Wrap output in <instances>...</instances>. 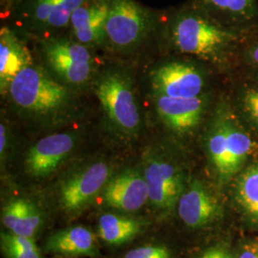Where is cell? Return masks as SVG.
<instances>
[{
	"label": "cell",
	"mask_w": 258,
	"mask_h": 258,
	"mask_svg": "<svg viewBox=\"0 0 258 258\" xmlns=\"http://www.w3.org/2000/svg\"><path fill=\"white\" fill-rule=\"evenodd\" d=\"M46 249L59 254L87 256H95L98 250L94 233L83 226L56 231L47 240Z\"/></svg>",
	"instance_id": "17"
},
{
	"label": "cell",
	"mask_w": 258,
	"mask_h": 258,
	"mask_svg": "<svg viewBox=\"0 0 258 258\" xmlns=\"http://www.w3.org/2000/svg\"><path fill=\"white\" fill-rule=\"evenodd\" d=\"M207 149L212 166L222 179H228L227 124L226 118L216 120L209 132Z\"/></svg>",
	"instance_id": "21"
},
{
	"label": "cell",
	"mask_w": 258,
	"mask_h": 258,
	"mask_svg": "<svg viewBox=\"0 0 258 258\" xmlns=\"http://www.w3.org/2000/svg\"><path fill=\"white\" fill-rule=\"evenodd\" d=\"M192 3L212 19L244 24L258 20L256 0H194Z\"/></svg>",
	"instance_id": "18"
},
{
	"label": "cell",
	"mask_w": 258,
	"mask_h": 258,
	"mask_svg": "<svg viewBox=\"0 0 258 258\" xmlns=\"http://www.w3.org/2000/svg\"><path fill=\"white\" fill-rule=\"evenodd\" d=\"M143 174L148 184L149 203L159 211L174 208L184 190L180 169L164 157L149 154L145 160Z\"/></svg>",
	"instance_id": "8"
},
{
	"label": "cell",
	"mask_w": 258,
	"mask_h": 258,
	"mask_svg": "<svg viewBox=\"0 0 258 258\" xmlns=\"http://www.w3.org/2000/svg\"><path fill=\"white\" fill-rule=\"evenodd\" d=\"M155 20L154 13L136 0H110L106 41L117 49L133 48L146 38Z\"/></svg>",
	"instance_id": "4"
},
{
	"label": "cell",
	"mask_w": 258,
	"mask_h": 258,
	"mask_svg": "<svg viewBox=\"0 0 258 258\" xmlns=\"http://www.w3.org/2000/svg\"><path fill=\"white\" fill-rule=\"evenodd\" d=\"M249 58L253 64L258 67V44L254 45L249 51Z\"/></svg>",
	"instance_id": "28"
},
{
	"label": "cell",
	"mask_w": 258,
	"mask_h": 258,
	"mask_svg": "<svg viewBox=\"0 0 258 258\" xmlns=\"http://www.w3.org/2000/svg\"><path fill=\"white\" fill-rule=\"evenodd\" d=\"M96 95L111 124L124 135H135L141 127V115L134 88L128 77L119 71L99 79Z\"/></svg>",
	"instance_id": "3"
},
{
	"label": "cell",
	"mask_w": 258,
	"mask_h": 258,
	"mask_svg": "<svg viewBox=\"0 0 258 258\" xmlns=\"http://www.w3.org/2000/svg\"><path fill=\"white\" fill-rule=\"evenodd\" d=\"M199 258H232V255L226 248L217 246L207 249Z\"/></svg>",
	"instance_id": "25"
},
{
	"label": "cell",
	"mask_w": 258,
	"mask_h": 258,
	"mask_svg": "<svg viewBox=\"0 0 258 258\" xmlns=\"http://www.w3.org/2000/svg\"><path fill=\"white\" fill-rule=\"evenodd\" d=\"M254 219H256V220H257V221H258V213H257V214H256V216H255V217H254Z\"/></svg>",
	"instance_id": "30"
},
{
	"label": "cell",
	"mask_w": 258,
	"mask_h": 258,
	"mask_svg": "<svg viewBox=\"0 0 258 258\" xmlns=\"http://www.w3.org/2000/svg\"><path fill=\"white\" fill-rule=\"evenodd\" d=\"M155 106L159 117L166 126L184 133L195 128L203 116L205 102L196 98H169L155 95Z\"/></svg>",
	"instance_id": "14"
},
{
	"label": "cell",
	"mask_w": 258,
	"mask_h": 258,
	"mask_svg": "<svg viewBox=\"0 0 258 258\" xmlns=\"http://www.w3.org/2000/svg\"><path fill=\"white\" fill-rule=\"evenodd\" d=\"M14 105L28 116L52 119L64 114L73 103L67 85L44 69L30 64L12 81L7 90Z\"/></svg>",
	"instance_id": "1"
},
{
	"label": "cell",
	"mask_w": 258,
	"mask_h": 258,
	"mask_svg": "<svg viewBox=\"0 0 258 258\" xmlns=\"http://www.w3.org/2000/svg\"><path fill=\"white\" fill-rule=\"evenodd\" d=\"M226 124L229 179L235 174L245 163L251 149V141L249 136L229 118H226Z\"/></svg>",
	"instance_id": "20"
},
{
	"label": "cell",
	"mask_w": 258,
	"mask_h": 258,
	"mask_svg": "<svg viewBox=\"0 0 258 258\" xmlns=\"http://www.w3.org/2000/svg\"><path fill=\"white\" fill-rule=\"evenodd\" d=\"M169 31L177 49L185 54L216 57L237 39V34L212 19L194 3L169 19Z\"/></svg>",
	"instance_id": "2"
},
{
	"label": "cell",
	"mask_w": 258,
	"mask_h": 258,
	"mask_svg": "<svg viewBox=\"0 0 258 258\" xmlns=\"http://www.w3.org/2000/svg\"><path fill=\"white\" fill-rule=\"evenodd\" d=\"M78 134L61 132L40 139L29 149L25 169L35 178H44L53 173L75 150Z\"/></svg>",
	"instance_id": "9"
},
{
	"label": "cell",
	"mask_w": 258,
	"mask_h": 258,
	"mask_svg": "<svg viewBox=\"0 0 258 258\" xmlns=\"http://www.w3.org/2000/svg\"><path fill=\"white\" fill-rule=\"evenodd\" d=\"M102 195L104 205L123 212H137L149 201L143 172L132 168L112 175Z\"/></svg>",
	"instance_id": "11"
},
{
	"label": "cell",
	"mask_w": 258,
	"mask_h": 258,
	"mask_svg": "<svg viewBox=\"0 0 258 258\" xmlns=\"http://www.w3.org/2000/svg\"><path fill=\"white\" fill-rule=\"evenodd\" d=\"M239 258H258V246H246L240 253Z\"/></svg>",
	"instance_id": "27"
},
{
	"label": "cell",
	"mask_w": 258,
	"mask_h": 258,
	"mask_svg": "<svg viewBox=\"0 0 258 258\" xmlns=\"http://www.w3.org/2000/svg\"><path fill=\"white\" fill-rule=\"evenodd\" d=\"M32 64L27 49L10 30L3 27L0 32V87L7 93L10 84L21 70Z\"/></svg>",
	"instance_id": "16"
},
{
	"label": "cell",
	"mask_w": 258,
	"mask_h": 258,
	"mask_svg": "<svg viewBox=\"0 0 258 258\" xmlns=\"http://www.w3.org/2000/svg\"><path fill=\"white\" fill-rule=\"evenodd\" d=\"M86 0H18L15 15L19 25L50 37L69 27L76 9Z\"/></svg>",
	"instance_id": "7"
},
{
	"label": "cell",
	"mask_w": 258,
	"mask_h": 258,
	"mask_svg": "<svg viewBox=\"0 0 258 258\" xmlns=\"http://www.w3.org/2000/svg\"><path fill=\"white\" fill-rule=\"evenodd\" d=\"M0 242L5 258H41L34 238L6 231L1 232Z\"/></svg>",
	"instance_id": "22"
},
{
	"label": "cell",
	"mask_w": 258,
	"mask_h": 258,
	"mask_svg": "<svg viewBox=\"0 0 258 258\" xmlns=\"http://www.w3.org/2000/svg\"><path fill=\"white\" fill-rule=\"evenodd\" d=\"M1 220L6 231L34 238L41 227L42 214L30 200L16 198L2 209Z\"/></svg>",
	"instance_id": "15"
},
{
	"label": "cell",
	"mask_w": 258,
	"mask_h": 258,
	"mask_svg": "<svg viewBox=\"0 0 258 258\" xmlns=\"http://www.w3.org/2000/svg\"><path fill=\"white\" fill-rule=\"evenodd\" d=\"M110 0H86L71 16L69 27L75 40L85 46H95L105 37V25Z\"/></svg>",
	"instance_id": "12"
},
{
	"label": "cell",
	"mask_w": 258,
	"mask_h": 258,
	"mask_svg": "<svg viewBox=\"0 0 258 258\" xmlns=\"http://www.w3.org/2000/svg\"><path fill=\"white\" fill-rule=\"evenodd\" d=\"M144 228L141 219L108 212L99 218L98 234L107 245L120 246L134 239Z\"/></svg>",
	"instance_id": "19"
},
{
	"label": "cell",
	"mask_w": 258,
	"mask_h": 258,
	"mask_svg": "<svg viewBox=\"0 0 258 258\" xmlns=\"http://www.w3.org/2000/svg\"><path fill=\"white\" fill-rule=\"evenodd\" d=\"M14 0H2V3L5 5H8L10 3H12Z\"/></svg>",
	"instance_id": "29"
},
{
	"label": "cell",
	"mask_w": 258,
	"mask_h": 258,
	"mask_svg": "<svg viewBox=\"0 0 258 258\" xmlns=\"http://www.w3.org/2000/svg\"><path fill=\"white\" fill-rule=\"evenodd\" d=\"M177 207L181 220L191 229L203 228L216 220L221 213L220 204L198 181L184 189Z\"/></svg>",
	"instance_id": "13"
},
{
	"label": "cell",
	"mask_w": 258,
	"mask_h": 258,
	"mask_svg": "<svg viewBox=\"0 0 258 258\" xmlns=\"http://www.w3.org/2000/svg\"><path fill=\"white\" fill-rule=\"evenodd\" d=\"M111 173L107 163L96 161L67 176L58 190V201L62 211L75 215L87 209L99 195H102L112 177Z\"/></svg>",
	"instance_id": "5"
},
{
	"label": "cell",
	"mask_w": 258,
	"mask_h": 258,
	"mask_svg": "<svg viewBox=\"0 0 258 258\" xmlns=\"http://www.w3.org/2000/svg\"><path fill=\"white\" fill-rule=\"evenodd\" d=\"M7 148H8L7 126H6L5 123L1 122V124H0V157H1V163H3V160H5V158H6Z\"/></svg>",
	"instance_id": "26"
},
{
	"label": "cell",
	"mask_w": 258,
	"mask_h": 258,
	"mask_svg": "<svg viewBox=\"0 0 258 258\" xmlns=\"http://www.w3.org/2000/svg\"><path fill=\"white\" fill-rule=\"evenodd\" d=\"M244 104L250 117L258 124V90H249L245 94Z\"/></svg>",
	"instance_id": "24"
},
{
	"label": "cell",
	"mask_w": 258,
	"mask_h": 258,
	"mask_svg": "<svg viewBox=\"0 0 258 258\" xmlns=\"http://www.w3.org/2000/svg\"><path fill=\"white\" fill-rule=\"evenodd\" d=\"M43 55L53 73L66 85H82L93 74V59L88 47L75 39L50 37Z\"/></svg>",
	"instance_id": "6"
},
{
	"label": "cell",
	"mask_w": 258,
	"mask_h": 258,
	"mask_svg": "<svg viewBox=\"0 0 258 258\" xmlns=\"http://www.w3.org/2000/svg\"><path fill=\"white\" fill-rule=\"evenodd\" d=\"M151 85L158 96L196 98L203 91L205 80L202 73L192 65L169 62L153 71Z\"/></svg>",
	"instance_id": "10"
},
{
	"label": "cell",
	"mask_w": 258,
	"mask_h": 258,
	"mask_svg": "<svg viewBox=\"0 0 258 258\" xmlns=\"http://www.w3.org/2000/svg\"><path fill=\"white\" fill-rule=\"evenodd\" d=\"M123 258H171V255L165 246L146 245L129 250Z\"/></svg>",
	"instance_id": "23"
}]
</instances>
